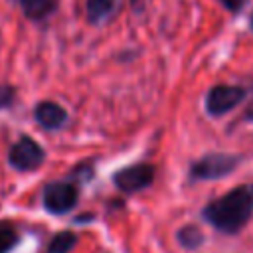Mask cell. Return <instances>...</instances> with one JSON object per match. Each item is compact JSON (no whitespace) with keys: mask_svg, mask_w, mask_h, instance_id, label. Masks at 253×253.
I'll use <instances>...</instances> for the list:
<instances>
[{"mask_svg":"<svg viewBox=\"0 0 253 253\" xmlns=\"http://www.w3.org/2000/svg\"><path fill=\"white\" fill-rule=\"evenodd\" d=\"M204 219L221 233H239L253 215V186L241 184L211 200L204 208Z\"/></svg>","mask_w":253,"mask_h":253,"instance_id":"1","label":"cell"},{"mask_svg":"<svg viewBox=\"0 0 253 253\" xmlns=\"http://www.w3.org/2000/svg\"><path fill=\"white\" fill-rule=\"evenodd\" d=\"M241 164L239 154L229 152H210L198 158L190 166V178L192 180H217L227 174H231Z\"/></svg>","mask_w":253,"mask_h":253,"instance_id":"2","label":"cell"},{"mask_svg":"<svg viewBox=\"0 0 253 253\" xmlns=\"http://www.w3.org/2000/svg\"><path fill=\"white\" fill-rule=\"evenodd\" d=\"M245 95L247 91L241 85H227V83L213 85L206 95V111L211 117H221L231 109H235L245 99Z\"/></svg>","mask_w":253,"mask_h":253,"instance_id":"3","label":"cell"},{"mask_svg":"<svg viewBox=\"0 0 253 253\" xmlns=\"http://www.w3.org/2000/svg\"><path fill=\"white\" fill-rule=\"evenodd\" d=\"M45 152L32 136H20L8 152V162L18 172H30L43 164Z\"/></svg>","mask_w":253,"mask_h":253,"instance_id":"4","label":"cell"},{"mask_svg":"<svg viewBox=\"0 0 253 253\" xmlns=\"http://www.w3.org/2000/svg\"><path fill=\"white\" fill-rule=\"evenodd\" d=\"M113 182L125 194L140 192V190L148 188L154 182V166L146 164V162H140V164H132V166L121 168L115 174Z\"/></svg>","mask_w":253,"mask_h":253,"instance_id":"5","label":"cell"},{"mask_svg":"<svg viewBox=\"0 0 253 253\" xmlns=\"http://www.w3.org/2000/svg\"><path fill=\"white\" fill-rule=\"evenodd\" d=\"M77 204V188L71 182H51L43 188V206L51 213H65Z\"/></svg>","mask_w":253,"mask_h":253,"instance_id":"6","label":"cell"},{"mask_svg":"<svg viewBox=\"0 0 253 253\" xmlns=\"http://www.w3.org/2000/svg\"><path fill=\"white\" fill-rule=\"evenodd\" d=\"M34 117H36L40 126H43L47 130H57V128H61L65 125L67 111L55 101H42V103L36 105Z\"/></svg>","mask_w":253,"mask_h":253,"instance_id":"7","label":"cell"},{"mask_svg":"<svg viewBox=\"0 0 253 253\" xmlns=\"http://www.w3.org/2000/svg\"><path fill=\"white\" fill-rule=\"evenodd\" d=\"M14 2L20 4L24 16L30 20H43L57 8V0H14Z\"/></svg>","mask_w":253,"mask_h":253,"instance_id":"8","label":"cell"},{"mask_svg":"<svg viewBox=\"0 0 253 253\" xmlns=\"http://www.w3.org/2000/svg\"><path fill=\"white\" fill-rule=\"evenodd\" d=\"M119 0H87L85 10H87V20L91 24H101L111 18V14L117 10Z\"/></svg>","mask_w":253,"mask_h":253,"instance_id":"9","label":"cell"},{"mask_svg":"<svg viewBox=\"0 0 253 253\" xmlns=\"http://www.w3.org/2000/svg\"><path fill=\"white\" fill-rule=\"evenodd\" d=\"M77 243V235L73 231H59L47 245V253H69Z\"/></svg>","mask_w":253,"mask_h":253,"instance_id":"10","label":"cell"},{"mask_svg":"<svg viewBox=\"0 0 253 253\" xmlns=\"http://www.w3.org/2000/svg\"><path fill=\"white\" fill-rule=\"evenodd\" d=\"M178 241H180L186 249H196V247L202 245L204 233H202L200 227H196V225H184V227L178 231Z\"/></svg>","mask_w":253,"mask_h":253,"instance_id":"11","label":"cell"},{"mask_svg":"<svg viewBox=\"0 0 253 253\" xmlns=\"http://www.w3.org/2000/svg\"><path fill=\"white\" fill-rule=\"evenodd\" d=\"M18 241L16 229L10 221H0V253H8Z\"/></svg>","mask_w":253,"mask_h":253,"instance_id":"12","label":"cell"},{"mask_svg":"<svg viewBox=\"0 0 253 253\" xmlns=\"http://www.w3.org/2000/svg\"><path fill=\"white\" fill-rule=\"evenodd\" d=\"M14 101H16V89L8 83L0 85V111L10 109L14 105Z\"/></svg>","mask_w":253,"mask_h":253,"instance_id":"13","label":"cell"},{"mask_svg":"<svg viewBox=\"0 0 253 253\" xmlns=\"http://www.w3.org/2000/svg\"><path fill=\"white\" fill-rule=\"evenodd\" d=\"M245 2H247V0H219V4H221L227 12H231V14L241 12L243 6H245Z\"/></svg>","mask_w":253,"mask_h":253,"instance_id":"14","label":"cell"},{"mask_svg":"<svg viewBox=\"0 0 253 253\" xmlns=\"http://www.w3.org/2000/svg\"><path fill=\"white\" fill-rule=\"evenodd\" d=\"M245 119L247 121H253V101L247 105V109H245Z\"/></svg>","mask_w":253,"mask_h":253,"instance_id":"15","label":"cell"},{"mask_svg":"<svg viewBox=\"0 0 253 253\" xmlns=\"http://www.w3.org/2000/svg\"><path fill=\"white\" fill-rule=\"evenodd\" d=\"M249 28H251V30H253V12H251V14H249Z\"/></svg>","mask_w":253,"mask_h":253,"instance_id":"16","label":"cell"}]
</instances>
